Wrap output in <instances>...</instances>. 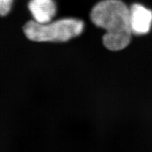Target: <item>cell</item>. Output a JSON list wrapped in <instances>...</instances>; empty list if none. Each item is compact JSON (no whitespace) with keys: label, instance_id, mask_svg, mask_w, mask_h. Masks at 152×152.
Here are the masks:
<instances>
[{"label":"cell","instance_id":"cell-4","mask_svg":"<svg viewBox=\"0 0 152 152\" xmlns=\"http://www.w3.org/2000/svg\"><path fill=\"white\" fill-rule=\"evenodd\" d=\"M28 9L33 20L39 23L52 21L56 14V4L54 0H30Z\"/></svg>","mask_w":152,"mask_h":152},{"label":"cell","instance_id":"cell-1","mask_svg":"<svg viewBox=\"0 0 152 152\" xmlns=\"http://www.w3.org/2000/svg\"><path fill=\"white\" fill-rule=\"evenodd\" d=\"M92 22L106 31L103 44L111 51H120L131 40L130 9L121 0H102L90 13Z\"/></svg>","mask_w":152,"mask_h":152},{"label":"cell","instance_id":"cell-5","mask_svg":"<svg viewBox=\"0 0 152 152\" xmlns=\"http://www.w3.org/2000/svg\"><path fill=\"white\" fill-rule=\"evenodd\" d=\"M14 0H0V16H4L10 12Z\"/></svg>","mask_w":152,"mask_h":152},{"label":"cell","instance_id":"cell-2","mask_svg":"<svg viewBox=\"0 0 152 152\" xmlns=\"http://www.w3.org/2000/svg\"><path fill=\"white\" fill-rule=\"evenodd\" d=\"M84 27V22L80 19L64 18L46 23L30 20L24 26L23 32L33 42H66L80 35Z\"/></svg>","mask_w":152,"mask_h":152},{"label":"cell","instance_id":"cell-3","mask_svg":"<svg viewBox=\"0 0 152 152\" xmlns=\"http://www.w3.org/2000/svg\"><path fill=\"white\" fill-rule=\"evenodd\" d=\"M130 23L132 34L148 33L152 24V11L140 4H134L130 9Z\"/></svg>","mask_w":152,"mask_h":152}]
</instances>
